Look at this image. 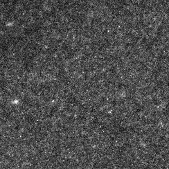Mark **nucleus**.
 Segmentation results:
<instances>
[]
</instances>
